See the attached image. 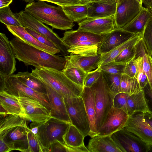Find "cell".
<instances>
[{
    "mask_svg": "<svg viewBox=\"0 0 152 152\" xmlns=\"http://www.w3.org/2000/svg\"><path fill=\"white\" fill-rule=\"evenodd\" d=\"M16 58L26 66L35 68H49L63 71L64 57L53 54L35 47L15 37L10 41Z\"/></svg>",
    "mask_w": 152,
    "mask_h": 152,
    "instance_id": "cell-1",
    "label": "cell"
},
{
    "mask_svg": "<svg viewBox=\"0 0 152 152\" xmlns=\"http://www.w3.org/2000/svg\"><path fill=\"white\" fill-rule=\"evenodd\" d=\"M45 1H38L26 5L24 10L53 28L62 30L71 29L74 22L64 12L62 7L48 4Z\"/></svg>",
    "mask_w": 152,
    "mask_h": 152,
    "instance_id": "cell-2",
    "label": "cell"
},
{
    "mask_svg": "<svg viewBox=\"0 0 152 152\" xmlns=\"http://www.w3.org/2000/svg\"><path fill=\"white\" fill-rule=\"evenodd\" d=\"M32 74L64 98L81 96L84 87L71 80L60 71L49 68H35Z\"/></svg>",
    "mask_w": 152,
    "mask_h": 152,
    "instance_id": "cell-3",
    "label": "cell"
},
{
    "mask_svg": "<svg viewBox=\"0 0 152 152\" xmlns=\"http://www.w3.org/2000/svg\"><path fill=\"white\" fill-rule=\"evenodd\" d=\"M70 124L52 117L39 123L38 132L34 135L39 144L40 152H49L51 145L56 141L65 144L63 136Z\"/></svg>",
    "mask_w": 152,
    "mask_h": 152,
    "instance_id": "cell-4",
    "label": "cell"
},
{
    "mask_svg": "<svg viewBox=\"0 0 152 152\" xmlns=\"http://www.w3.org/2000/svg\"><path fill=\"white\" fill-rule=\"evenodd\" d=\"M91 88L94 94L96 107V128L97 134L107 113L113 107L115 95L111 91L102 71L99 78Z\"/></svg>",
    "mask_w": 152,
    "mask_h": 152,
    "instance_id": "cell-5",
    "label": "cell"
},
{
    "mask_svg": "<svg viewBox=\"0 0 152 152\" xmlns=\"http://www.w3.org/2000/svg\"><path fill=\"white\" fill-rule=\"evenodd\" d=\"M16 15L22 26L34 31L53 42L60 50L61 55L65 56L69 53L68 51L69 48L61 38L43 23L25 10L21 11Z\"/></svg>",
    "mask_w": 152,
    "mask_h": 152,
    "instance_id": "cell-6",
    "label": "cell"
},
{
    "mask_svg": "<svg viewBox=\"0 0 152 152\" xmlns=\"http://www.w3.org/2000/svg\"><path fill=\"white\" fill-rule=\"evenodd\" d=\"M3 91L15 96L19 94L37 100L43 104L50 112L51 106L47 95L37 92L28 87L13 75L9 76L0 73V91Z\"/></svg>",
    "mask_w": 152,
    "mask_h": 152,
    "instance_id": "cell-7",
    "label": "cell"
},
{
    "mask_svg": "<svg viewBox=\"0 0 152 152\" xmlns=\"http://www.w3.org/2000/svg\"><path fill=\"white\" fill-rule=\"evenodd\" d=\"M71 123L85 137L90 132L89 121L82 96L64 98Z\"/></svg>",
    "mask_w": 152,
    "mask_h": 152,
    "instance_id": "cell-8",
    "label": "cell"
},
{
    "mask_svg": "<svg viewBox=\"0 0 152 152\" xmlns=\"http://www.w3.org/2000/svg\"><path fill=\"white\" fill-rule=\"evenodd\" d=\"M15 96L21 107L23 117L26 120L42 123L52 117L50 111L39 101L20 94Z\"/></svg>",
    "mask_w": 152,
    "mask_h": 152,
    "instance_id": "cell-9",
    "label": "cell"
},
{
    "mask_svg": "<svg viewBox=\"0 0 152 152\" xmlns=\"http://www.w3.org/2000/svg\"><path fill=\"white\" fill-rule=\"evenodd\" d=\"M145 115L139 113L129 116L124 128L136 136L148 151L152 148V128L146 121Z\"/></svg>",
    "mask_w": 152,
    "mask_h": 152,
    "instance_id": "cell-10",
    "label": "cell"
},
{
    "mask_svg": "<svg viewBox=\"0 0 152 152\" xmlns=\"http://www.w3.org/2000/svg\"><path fill=\"white\" fill-rule=\"evenodd\" d=\"M143 7L137 0H122L117 3L114 15L115 28H121L140 12Z\"/></svg>",
    "mask_w": 152,
    "mask_h": 152,
    "instance_id": "cell-11",
    "label": "cell"
},
{
    "mask_svg": "<svg viewBox=\"0 0 152 152\" xmlns=\"http://www.w3.org/2000/svg\"><path fill=\"white\" fill-rule=\"evenodd\" d=\"M129 118V115L125 111L113 107L107 113L96 135H112L124 128Z\"/></svg>",
    "mask_w": 152,
    "mask_h": 152,
    "instance_id": "cell-12",
    "label": "cell"
},
{
    "mask_svg": "<svg viewBox=\"0 0 152 152\" xmlns=\"http://www.w3.org/2000/svg\"><path fill=\"white\" fill-rule=\"evenodd\" d=\"M16 57L8 38L0 33V73L9 76L16 70Z\"/></svg>",
    "mask_w": 152,
    "mask_h": 152,
    "instance_id": "cell-13",
    "label": "cell"
},
{
    "mask_svg": "<svg viewBox=\"0 0 152 152\" xmlns=\"http://www.w3.org/2000/svg\"><path fill=\"white\" fill-rule=\"evenodd\" d=\"M30 128L27 125L19 126L14 127L0 140H3L10 151L18 150L29 152L27 132Z\"/></svg>",
    "mask_w": 152,
    "mask_h": 152,
    "instance_id": "cell-14",
    "label": "cell"
},
{
    "mask_svg": "<svg viewBox=\"0 0 152 152\" xmlns=\"http://www.w3.org/2000/svg\"><path fill=\"white\" fill-rule=\"evenodd\" d=\"M102 35L104 37L99 45L98 50V53L101 55L107 53L136 35L122 28H115Z\"/></svg>",
    "mask_w": 152,
    "mask_h": 152,
    "instance_id": "cell-15",
    "label": "cell"
},
{
    "mask_svg": "<svg viewBox=\"0 0 152 152\" xmlns=\"http://www.w3.org/2000/svg\"><path fill=\"white\" fill-rule=\"evenodd\" d=\"M79 29L103 35L115 28L114 16L104 18H87L78 23Z\"/></svg>",
    "mask_w": 152,
    "mask_h": 152,
    "instance_id": "cell-16",
    "label": "cell"
},
{
    "mask_svg": "<svg viewBox=\"0 0 152 152\" xmlns=\"http://www.w3.org/2000/svg\"><path fill=\"white\" fill-rule=\"evenodd\" d=\"M42 82L46 88L50 105L51 117L71 124L66 110L64 98L48 85Z\"/></svg>",
    "mask_w": 152,
    "mask_h": 152,
    "instance_id": "cell-17",
    "label": "cell"
},
{
    "mask_svg": "<svg viewBox=\"0 0 152 152\" xmlns=\"http://www.w3.org/2000/svg\"><path fill=\"white\" fill-rule=\"evenodd\" d=\"M101 55L91 56H82L70 53L69 55L64 56L66 63L64 69L71 68H81L88 72L99 67Z\"/></svg>",
    "mask_w": 152,
    "mask_h": 152,
    "instance_id": "cell-18",
    "label": "cell"
},
{
    "mask_svg": "<svg viewBox=\"0 0 152 152\" xmlns=\"http://www.w3.org/2000/svg\"><path fill=\"white\" fill-rule=\"evenodd\" d=\"M88 18H104L114 16L116 11V0H101L87 4Z\"/></svg>",
    "mask_w": 152,
    "mask_h": 152,
    "instance_id": "cell-19",
    "label": "cell"
},
{
    "mask_svg": "<svg viewBox=\"0 0 152 152\" xmlns=\"http://www.w3.org/2000/svg\"><path fill=\"white\" fill-rule=\"evenodd\" d=\"M103 37L102 35L78 29L65 31L61 39L64 43L69 48L77 43L86 41L100 44Z\"/></svg>",
    "mask_w": 152,
    "mask_h": 152,
    "instance_id": "cell-20",
    "label": "cell"
},
{
    "mask_svg": "<svg viewBox=\"0 0 152 152\" xmlns=\"http://www.w3.org/2000/svg\"><path fill=\"white\" fill-rule=\"evenodd\" d=\"M112 137L123 152L146 151L141 145L142 144L133 137L124 128L113 133Z\"/></svg>",
    "mask_w": 152,
    "mask_h": 152,
    "instance_id": "cell-21",
    "label": "cell"
},
{
    "mask_svg": "<svg viewBox=\"0 0 152 152\" xmlns=\"http://www.w3.org/2000/svg\"><path fill=\"white\" fill-rule=\"evenodd\" d=\"M112 135H96L92 137L86 147L89 152H123Z\"/></svg>",
    "mask_w": 152,
    "mask_h": 152,
    "instance_id": "cell-22",
    "label": "cell"
},
{
    "mask_svg": "<svg viewBox=\"0 0 152 152\" xmlns=\"http://www.w3.org/2000/svg\"><path fill=\"white\" fill-rule=\"evenodd\" d=\"M6 27L15 37L31 45L52 54H56L60 53V50L50 47L40 42L29 34L26 30L25 27L22 26H7Z\"/></svg>",
    "mask_w": 152,
    "mask_h": 152,
    "instance_id": "cell-23",
    "label": "cell"
},
{
    "mask_svg": "<svg viewBox=\"0 0 152 152\" xmlns=\"http://www.w3.org/2000/svg\"><path fill=\"white\" fill-rule=\"evenodd\" d=\"M81 96L89 121L91 131L89 136L92 138L97 134L96 128V107L94 92L91 87H84Z\"/></svg>",
    "mask_w": 152,
    "mask_h": 152,
    "instance_id": "cell-24",
    "label": "cell"
},
{
    "mask_svg": "<svg viewBox=\"0 0 152 152\" xmlns=\"http://www.w3.org/2000/svg\"><path fill=\"white\" fill-rule=\"evenodd\" d=\"M152 17L149 9L142 7L139 13L122 28L124 30L141 37L147 23Z\"/></svg>",
    "mask_w": 152,
    "mask_h": 152,
    "instance_id": "cell-25",
    "label": "cell"
},
{
    "mask_svg": "<svg viewBox=\"0 0 152 152\" xmlns=\"http://www.w3.org/2000/svg\"><path fill=\"white\" fill-rule=\"evenodd\" d=\"M151 111L143 89L129 96L126 106V112L129 116L137 113H148Z\"/></svg>",
    "mask_w": 152,
    "mask_h": 152,
    "instance_id": "cell-26",
    "label": "cell"
},
{
    "mask_svg": "<svg viewBox=\"0 0 152 152\" xmlns=\"http://www.w3.org/2000/svg\"><path fill=\"white\" fill-rule=\"evenodd\" d=\"M139 57L143 58V69L148 79L149 88L152 91V56L142 39L135 45V54L133 59H136Z\"/></svg>",
    "mask_w": 152,
    "mask_h": 152,
    "instance_id": "cell-27",
    "label": "cell"
},
{
    "mask_svg": "<svg viewBox=\"0 0 152 152\" xmlns=\"http://www.w3.org/2000/svg\"><path fill=\"white\" fill-rule=\"evenodd\" d=\"M0 139L14 127L27 125L26 119L20 116L0 112Z\"/></svg>",
    "mask_w": 152,
    "mask_h": 152,
    "instance_id": "cell-28",
    "label": "cell"
},
{
    "mask_svg": "<svg viewBox=\"0 0 152 152\" xmlns=\"http://www.w3.org/2000/svg\"><path fill=\"white\" fill-rule=\"evenodd\" d=\"M0 105L8 114L23 117L21 107L15 96L3 91H0Z\"/></svg>",
    "mask_w": 152,
    "mask_h": 152,
    "instance_id": "cell-29",
    "label": "cell"
},
{
    "mask_svg": "<svg viewBox=\"0 0 152 152\" xmlns=\"http://www.w3.org/2000/svg\"><path fill=\"white\" fill-rule=\"evenodd\" d=\"M23 84L38 92L47 94V91L43 83L39 78L28 71L19 72L13 74Z\"/></svg>",
    "mask_w": 152,
    "mask_h": 152,
    "instance_id": "cell-30",
    "label": "cell"
},
{
    "mask_svg": "<svg viewBox=\"0 0 152 152\" xmlns=\"http://www.w3.org/2000/svg\"><path fill=\"white\" fill-rule=\"evenodd\" d=\"M100 44L91 41L79 42L69 48V53L82 56H91L98 54V46Z\"/></svg>",
    "mask_w": 152,
    "mask_h": 152,
    "instance_id": "cell-31",
    "label": "cell"
},
{
    "mask_svg": "<svg viewBox=\"0 0 152 152\" xmlns=\"http://www.w3.org/2000/svg\"><path fill=\"white\" fill-rule=\"evenodd\" d=\"M84 138L80 131L71 124L63 136L66 145L73 148H78L84 145Z\"/></svg>",
    "mask_w": 152,
    "mask_h": 152,
    "instance_id": "cell-32",
    "label": "cell"
},
{
    "mask_svg": "<svg viewBox=\"0 0 152 152\" xmlns=\"http://www.w3.org/2000/svg\"><path fill=\"white\" fill-rule=\"evenodd\" d=\"M87 4H73L62 7L65 13L70 19L74 22L79 23L88 18Z\"/></svg>",
    "mask_w": 152,
    "mask_h": 152,
    "instance_id": "cell-33",
    "label": "cell"
},
{
    "mask_svg": "<svg viewBox=\"0 0 152 152\" xmlns=\"http://www.w3.org/2000/svg\"><path fill=\"white\" fill-rule=\"evenodd\" d=\"M141 37L139 35H136L107 53L101 55L99 67L114 61L116 57L123 50L131 45L135 44Z\"/></svg>",
    "mask_w": 152,
    "mask_h": 152,
    "instance_id": "cell-34",
    "label": "cell"
},
{
    "mask_svg": "<svg viewBox=\"0 0 152 152\" xmlns=\"http://www.w3.org/2000/svg\"><path fill=\"white\" fill-rule=\"evenodd\" d=\"M142 89L135 77H131L124 73L122 74L120 92L126 93L130 96L138 93Z\"/></svg>",
    "mask_w": 152,
    "mask_h": 152,
    "instance_id": "cell-35",
    "label": "cell"
},
{
    "mask_svg": "<svg viewBox=\"0 0 152 152\" xmlns=\"http://www.w3.org/2000/svg\"><path fill=\"white\" fill-rule=\"evenodd\" d=\"M65 75L76 84L84 87V82L87 72L81 68H71L64 69Z\"/></svg>",
    "mask_w": 152,
    "mask_h": 152,
    "instance_id": "cell-36",
    "label": "cell"
},
{
    "mask_svg": "<svg viewBox=\"0 0 152 152\" xmlns=\"http://www.w3.org/2000/svg\"><path fill=\"white\" fill-rule=\"evenodd\" d=\"M0 21L6 26H22L16 14L11 11L9 6L0 8Z\"/></svg>",
    "mask_w": 152,
    "mask_h": 152,
    "instance_id": "cell-37",
    "label": "cell"
},
{
    "mask_svg": "<svg viewBox=\"0 0 152 152\" xmlns=\"http://www.w3.org/2000/svg\"><path fill=\"white\" fill-rule=\"evenodd\" d=\"M102 71L112 93L115 95L120 92L121 80L122 74H113Z\"/></svg>",
    "mask_w": 152,
    "mask_h": 152,
    "instance_id": "cell-38",
    "label": "cell"
},
{
    "mask_svg": "<svg viewBox=\"0 0 152 152\" xmlns=\"http://www.w3.org/2000/svg\"><path fill=\"white\" fill-rule=\"evenodd\" d=\"M49 152H89L84 145L78 148L69 147L58 141L52 143L49 149Z\"/></svg>",
    "mask_w": 152,
    "mask_h": 152,
    "instance_id": "cell-39",
    "label": "cell"
},
{
    "mask_svg": "<svg viewBox=\"0 0 152 152\" xmlns=\"http://www.w3.org/2000/svg\"><path fill=\"white\" fill-rule=\"evenodd\" d=\"M126 63L117 62L114 61H110L100 66L103 71L113 74L124 73Z\"/></svg>",
    "mask_w": 152,
    "mask_h": 152,
    "instance_id": "cell-40",
    "label": "cell"
},
{
    "mask_svg": "<svg viewBox=\"0 0 152 152\" xmlns=\"http://www.w3.org/2000/svg\"><path fill=\"white\" fill-rule=\"evenodd\" d=\"M135 44L131 45L123 50L115 58L114 61L126 63L134 57L135 54Z\"/></svg>",
    "mask_w": 152,
    "mask_h": 152,
    "instance_id": "cell-41",
    "label": "cell"
},
{
    "mask_svg": "<svg viewBox=\"0 0 152 152\" xmlns=\"http://www.w3.org/2000/svg\"><path fill=\"white\" fill-rule=\"evenodd\" d=\"M141 38L149 52L152 55V17L147 23Z\"/></svg>",
    "mask_w": 152,
    "mask_h": 152,
    "instance_id": "cell-42",
    "label": "cell"
},
{
    "mask_svg": "<svg viewBox=\"0 0 152 152\" xmlns=\"http://www.w3.org/2000/svg\"><path fill=\"white\" fill-rule=\"evenodd\" d=\"M137 66L135 77L142 88L143 89L148 83L147 76L144 70L143 65V58L139 57L137 58Z\"/></svg>",
    "mask_w": 152,
    "mask_h": 152,
    "instance_id": "cell-43",
    "label": "cell"
},
{
    "mask_svg": "<svg viewBox=\"0 0 152 152\" xmlns=\"http://www.w3.org/2000/svg\"><path fill=\"white\" fill-rule=\"evenodd\" d=\"M129 96L127 93L122 92L115 94L113 98V107L121 109L126 112V106Z\"/></svg>",
    "mask_w": 152,
    "mask_h": 152,
    "instance_id": "cell-44",
    "label": "cell"
},
{
    "mask_svg": "<svg viewBox=\"0 0 152 152\" xmlns=\"http://www.w3.org/2000/svg\"><path fill=\"white\" fill-rule=\"evenodd\" d=\"M101 71L99 66L95 70L88 72L85 80L84 87H91L99 78Z\"/></svg>",
    "mask_w": 152,
    "mask_h": 152,
    "instance_id": "cell-45",
    "label": "cell"
},
{
    "mask_svg": "<svg viewBox=\"0 0 152 152\" xmlns=\"http://www.w3.org/2000/svg\"><path fill=\"white\" fill-rule=\"evenodd\" d=\"M25 29L29 34L40 42L50 47L59 49L53 42L45 37L29 28H25Z\"/></svg>",
    "mask_w": 152,
    "mask_h": 152,
    "instance_id": "cell-46",
    "label": "cell"
},
{
    "mask_svg": "<svg viewBox=\"0 0 152 152\" xmlns=\"http://www.w3.org/2000/svg\"><path fill=\"white\" fill-rule=\"evenodd\" d=\"M27 136L29 145V152H40L39 145L37 138L31 132L30 128L28 132Z\"/></svg>",
    "mask_w": 152,
    "mask_h": 152,
    "instance_id": "cell-47",
    "label": "cell"
},
{
    "mask_svg": "<svg viewBox=\"0 0 152 152\" xmlns=\"http://www.w3.org/2000/svg\"><path fill=\"white\" fill-rule=\"evenodd\" d=\"M137 59H133L126 63L124 74L131 77H135L137 72Z\"/></svg>",
    "mask_w": 152,
    "mask_h": 152,
    "instance_id": "cell-48",
    "label": "cell"
},
{
    "mask_svg": "<svg viewBox=\"0 0 152 152\" xmlns=\"http://www.w3.org/2000/svg\"><path fill=\"white\" fill-rule=\"evenodd\" d=\"M47 1L62 7L73 4H83L79 0H36Z\"/></svg>",
    "mask_w": 152,
    "mask_h": 152,
    "instance_id": "cell-49",
    "label": "cell"
},
{
    "mask_svg": "<svg viewBox=\"0 0 152 152\" xmlns=\"http://www.w3.org/2000/svg\"><path fill=\"white\" fill-rule=\"evenodd\" d=\"M10 151V150L7 145L3 140H0V152H8Z\"/></svg>",
    "mask_w": 152,
    "mask_h": 152,
    "instance_id": "cell-50",
    "label": "cell"
},
{
    "mask_svg": "<svg viewBox=\"0 0 152 152\" xmlns=\"http://www.w3.org/2000/svg\"><path fill=\"white\" fill-rule=\"evenodd\" d=\"M143 89L144 90L145 94L148 96L152 101V91L149 88L148 83Z\"/></svg>",
    "mask_w": 152,
    "mask_h": 152,
    "instance_id": "cell-51",
    "label": "cell"
},
{
    "mask_svg": "<svg viewBox=\"0 0 152 152\" xmlns=\"http://www.w3.org/2000/svg\"><path fill=\"white\" fill-rule=\"evenodd\" d=\"M148 117H147L145 114V117L146 121L152 128V112L151 111L148 113H146Z\"/></svg>",
    "mask_w": 152,
    "mask_h": 152,
    "instance_id": "cell-52",
    "label": "cell"
},
{
    "mask_svg": "<svg viewBox=\"0 0 152 152\" xmlns=\"http://www.w3.org/2000/svg\"><path fill=\"white\" fill-rule=\"evenodd\" d=\"M12 1L13 0H0V8L9 6Z\"/></svg>",
    "mask_w": 152,
    "mask_h": 152,
    "instance_id": "cell-53",
    "label": "cell"
},
{
    "mask_svg": "<svg viewBox=\"0 0 152 152\" xmlns=\"http://www.w3.org/2000/svg\"><path fill=\"white\" fill-rule=\"evenodd\" d=\"M83 4H87L91 1V0H79Z\"/></svg>",
    "mask_w": 152,
    "mask_h": 152,
    "instance_id": "cell-54",
    "label": "cell"
},
{
    "mask_svg": "<svg viewBox=\"0 0 152 152\" xmlns=\"http://www.w3.org/2000/svg\"><path fill=\"white\" fill-rule=\"evenodd\" d=\"M26 2H28L29 3H31L33 2L35 0H23Z\"/></svg>",
    "mask_w": 152,
    "mask_h": 152,
    "instance_id": "cell-55",
    "label": "cell"
},
{
    "mask_svg": "<svg viewBox=\"0 0 152 152\" xmlns=\"http://www.w3.org/2000/svg\"><path fill=\"white\" fill-rule=\"evenodd\" d=\"M152 14V6H151L148 8Z\"/></svg>",
    "mask_w": 152,
    "mask_h": 152,
    "instance_id": "cell-56",
    "label": "cell"
},
{
    "mask_svg": "<svg viewBox=\"0 0 152 152\" xmlns=\"http://www.w3.org/2000/svg\"><path fill=\"white\" fill-rule=\"evenodd\" d=\"M139 2V3L142 5V0H137Z\"/></svg>",
    "mask_w": 152,
    "mask_h": 152,
    "instance_id": "cell-57",
    "label": "cell"
},
{
    "mask_svg": "<svg viewBox=\"0 0 152 152\" xmlns=\"http://www.w3.org/2000/svg\"><path fill=\"white\" fill-rule=\"evenodd\" d=\"M121 0H116V2H117V3H118V2H120V1H121Z\"/></svg>",
    "mask_w": 152,
    "mask_h": 152,
    "instance_id": "cell-58",
    "label": "cell"
},
{
    "mask_svg": "<svg viewBox=\"0 0 152 152\" xmlns=\"http://www.w3.org/2000/svg\"><path fill=\"white\" fill-rule=\"evenodd\" d=\"M99 0H91V1H99Z\"/></svg>",
    "mask_w": 152,
    "mask_h": 152,
    "instance_id": "cell-59",
    "label": "cell"
},
{
    "mask_svg": "<svg viewBox=\"0 0 152 152\" xmlns=\"http://www.w3.org/2000/svg\"></svg>",
    "mask_w": 152,
    "mask_h": 152,
    "instance_id": "cell-60",
    "label": "cell"
}]
</instances>
